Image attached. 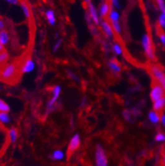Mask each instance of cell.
<instances>
[{
  "label": "cell",
  "instance_id": "cell-8",
  "mask_svg": "<svg viewBox=\"0 0 165 166\" xmlns=\"http://www.w3.org/2000/svg\"><path fill=\"white\" fill-rule=\"evenodd\" d=\"M87 8H88V13H89L90 19L94 22L95 25L100 24V18L98 16V12L97 11V8L92 4V2H88L87 4Z\"/></svg>",
  "mask_w": 165,
  "mask_h": 166
},
{
  "label": "cell",
  "instance_id": "cell-7",
  "mask_svg": "<svg viewBox=\"0 0 165 166\" xmlns=\"http://www.w3.org/2000/svg\"><path fill=\"white\" fill-rule=\"evenodd\" d=\"M81 145V138L79 134L78 133H76L72 137V138L69 141V143L68 146V155H71L73 154L74 152L77 150L79 148Z\"/></svg>",
  "mask_w": 165,
  "mask_h": 166
},
{
  "label": "cell",
  "instance_id": "cell-27",
  "mask_svg": "<svg viewBox=\"0 0 165 166\" xmlns=\"http://www.w3.org/2000/svg\"><path fill=\"white\" fill-rule=\"evenodd\" d=\"M155 141L157 142H163L165 141V134L162 133V132H158V134H156L155 137H154Z\"/></svg>",
  "mask_w": 165,
  "mask_h": 166
},
{
  "label": "cell",
  "instance_id": "cell-37",
  "mask_svg": "<svg viewBox=\"0 0 165 166\" xmlns=\"http://www.w3.org/2000/svg\"><path fill=\"white\" fill-rule=\"evenodd\" d=\"M84 1H86V2H90V1H91V0H84Z\"/></svg>",
  "mask_w": 165,
  "mask_h": 166
},
{
  "label": "cell",
  "instance_id": "cell-14",
  "mask_svg": "<svg viewBox=\"0 0 165 166\" xmlns=\"http://www.w3.org/2000/svg\"><path fill=\"white\" fill-rule=\"evenodd\" d=\"M46 17L47 22L51 26H55L56 22V17L55 12L52 9H49L46 12Z\"/></svg>",
  "mask_w": 165,
  "mask_h": 166
},
{
  "label": "cell",
  "instance_id": "cell-34",
  "mask_svg": "<svg viewBox=\"0 0 165 166\" xmlns=\"http://www.w3.org/2000/svg\"><path fill=\"white\" fill-rule=\"evenodd\" d=\"M5 28V22L2 19H0V31L4 30Z\"/></svg>",
  "mask_w": 165,
  "mask_h": 166
},
{
  "label": "cell",
  "instance_id": "cell-18",
  "mask_svg": "<svg viewBox=\"0 0 165 166\" xmlns=\"http://www.w3.org/2000/svg\"><path fill=\"white\" fill-rule=\"evenodd\" d=\"M51 158L54 160L60 161V160H62L65 158V153L61 150H56L51 155Z\"/></svg>",
  "mask_w": 165,
  "mask_h": 166
},
{
  "label": "cell",
  "instance_id": "cell-9",
  "mask_svg": "<svg viewBox=\"0 0 165 166\" xmlns=\"http://www.w3.org/2000/svg\"><path fill=\"white\" fill-rule=\"evenodd\" d=\"M101 26H102V29L104 32V34L107 36L108 38L112 39L114 37L115 32L113 31V28L112 27V24L109 22H107L106 20H103L101 22Z\"/></svg>",
  "mask_w": 165,
  "mask_h": 166
},
{
  "label": "cell",
  "instance_id": "cell-3",
  "mask_svg": "<svg viewBox=\"0 0 165 166\" xmlns=\"http://www.w3.org/2000/svg\"><path fill=\"white\" fill-rule=\"evenodd\" d=\"M61 91H62V88L60 85H56L52 88V95H51V98L49 99L46 104V113L48 114L49 112H51V110L53 109L56 103H57L60 96Z\"/></svg>",
  "mask_w": 165,
  "mask_h": 166
},
{
  "label": "cell",
  "instance_id": "cell-17",
  "mask_svg": "<svg viewBox=\"0 0 165 166\" xmlns=\"http://www.w3.org/2000/svg\"><path fill=\"white\" fill-rule=\"evenodd\" d=\"M20 6H21V8H22V11L23 12V14H24L25 17L28 20L31 19V10H30V7H28L27 2H21Z\"/></svg>",
  "mask_w": 165,
  "mask_h": 166
},
{
  "label": "cell",
  "instance_id": "cell-12",
  "mask_svg": "<svg viewBox=\"0 0 165 166\" xmlns=\"http://www.w3.org/2000/svg\"><path fill=\"white\" fill-rule=\"evenodd\" d=\"M111 6L108 2H105L102 3V5L100 6L99 8V14L102 17H108L110 11H111Z\"/></svg>",
  "mask_w": 165,
  "mask_h": 166
},
{
  "label": "cell",
  "instance_id": "cell-38",
  "mask_svg": "<svg viewBox=\"0 0 165 166\" xmlns=\"http://www.w3.org/2000/svg\"><path fill=\"white\" fill-rule=\"evenodd\" d=\"M1 88H2V87H1V84H0V89H1Z\"/></svg>",
  "mask_w": 165,
  "mask_h": 166
},
{
  "label": "cell",
  "instance_id": "cell-4",
  "mask_svg": "<svg viewBox=\"0 0 165 166\" xmlns=\"http://www.w3.org/2000/svg\"><path fill=\"white\" fill-rule=\"evenodd\" d=\"M17 74V66L15 64H8L4 66L0 72V78L2 80H11Z\"/></svg>",
  "mask_w": 165,
  "mask_h": 166
},
{
  "label": "cell",
  "instance_id": "cell-15",
  "mask_svg": "<svg viewBox=\"0 0 165 166\" xmlns=\"http://www.w3.org/2000/svg\"><path fill=\"white\" fill-rule=\"evenodd\" d=\"M153 110L159 112L165 108V97L158 99V100H156L155 102H153Z\"/></svg>",
  "mask_w": 165,
  "mask_h": 166
},
{
  "label": "cell",
  "instance_id": "cell-6",
  "mask_svg": "<svg viewBox=\"0 0 165 166\" xmlns=\"http://www.w3.org/2000/svg\"><path fill=\"white\" fill-rule=\"evenodd\" d=\"M149 97L153 102H155L156 100H158V99L163 98V97H165L164 89L158 83H154L152 88H151Z\"/></svg>",
  "mask_w": 165,
  "mask_h": 166
},
{
  "label": "cell",
  "instance_id": "cell-30",
  "mask_svg": "<svg viewBox=\"0 0 165 166\" xmlns=\"http://www.w3.org/2000/svg\"><path fill=\"white\" fill-rule=\"evenodd\" d=\"M158 38H159L161 44L163 45V47H165V33H163V32L160 33L158 35Z\"/></svg>",
  "mask_w": 165,
  "mask_h": 166
},
{
  "label": "cell",
  "instance_id": "cell-16",
  "mask_svg": "<svg viewBox=\"0 0 165 166\" xmlns=\"http://www.w3.org/2000/svg\"><path fill=\"white\" fill-rule=\"evenodd\" d=\"M8 137H9V141L12 144H15L16 141H17L18 138V133H17V130L14 127L10 128L9 132H8Z\"/></svg>",
  "mask_w": 165,
  "mask_h": 166
},
{
  "label": "cell",
  "instance_id": "cell-31",
  "mask_svg": "<svg viewBox=\"0 0 165 166\" xmlns=\"http://www.w3.org/2000/svg\"><path fill=\"white\" fill-rule=\"evenodd\" d=\"M4 1H6V2L12 5H17L21 3L20 0H4Z\"/></svg>",
  "mask_w": 165,
  "mask_h": 166
},
{
  "label": "cell",
  "instance_id": "cell-33",
  "mask_svg": "<svg viewBox=\"0 0 165 166\" xmlns=\"http://www.w3.org/2000/svg\"><path fill=\"white\" fill-rule=\"evenodd\" d=\"M160 122L162 123L163 127H165V114H161V117H160Z\"/></svg>",
  "mask_w": 165,
  "mask_h": 166
},
{
  "label": "cell",
  "instance_id": "cell-11",
  "mask_svg": "<svg viewBox=\"0 0 165 166\" xmlns=\"http://www.w3.org/2000/svg\"><path fill=\"white\" fill-rule=\"evenodd\" d=\"M107 65H108V67H109L112 73L117 74H119L122 71V66L120 65V64L115 59L110 60Z\"/></svg>",
  "mask_w": 165,
  "mask_h": 166
},
{
  "label": "cell",
  "instance_id": "cell-28",
  "mask_svg": "<svg viewBox=\"0 0 165 166\" xmlns=\"http://www.w3.org/2000/svg\"><path fill=\"white\" fill-rule=\"evenodd\" d=\"M62 42H63V40L61 39V38H60V39L56 41V42L53 46V52H56L57 51H59V49L60 48L61 45H62Z\"/></svg>",
  "mask_w": 165,
  "mask_h": 166
},
{
  "label": "cell",
  "instance_id": "cell-2",
  "mask_svg": "<svg viewBox=\"0 0 165 166\" xmlns=\"http://www.w3.org/2000/svg\"><path fill=\"white\" fill-rule=\"evenodd\" d=\"M95 165L108 166L107 155L104 148L101 145H97L95 150Z\"/></svg>",
  "mask_w": 165,
  "mask_h": 166
},
{
  "label": "cell",
  "instance_id": "cell-19",
  "mask_svg": "<svg viewBox=\"0 0 165 166\" xmlns=\"http://www.w3.org/2000/svg\"><path fill=\"white\" fill-rule=\"evenodd\" d=\"M10 40V37L8 32L6 31V30H2V31H0V41L2 42V44L3 46H7Z\"/></svg>",
  "mask_w": 165,
  "mask_h": 166
},
{
  "label": "cell",
  "instance_id": "cell-21",
  "mask_svg": "<svg viewBox=\"0 0 165 166\" xmlns=\"http://www.w3.org/2000/svg\"><path fill=\"white\" fill-rule=\"evenodd\" d=\"M11 122V117H10L8 112H0V122L4 125L9 124Z\"/></svg>",
  "mask_w": 165,
  "mask_h": 166
},
{
  "label": "cell",
  "instance_id": "cell-22",
  "mask_svg": "<svg viewBox=\"0 0 165 166\" xmlns=\"http://www.w3.org/2000/svg\"><path fill=\"white\" fill-rule=\"evenodd\" d=\"M112 51L114 52L115 54L117 56H122L123 54V49H122V47L121 46L120 43L118 42H115L113 46H112Z\"/></svg>",
  "mask_w": 165,
  "mask_h": 166
},
{
  "label": "cell",
  "instance_id": "cell-13",
  "mask_svg": "<svg viewBox=\"0 0 165 166\" xmlns=\"http://www.w3.org/2000/svg\"><path fill=\"white\" fill-rule=\"evenodd\" d=\"M160 117H161V114H159L158 112L152 110L149 112L148 118L149 120V122H150L152 124H157V123H158V122H160Z\"/></svg>",
  "mask_w": 165,
  "mask_h": 166
},
{
  "label": "cell",
  "instance_id": "cell-23",
  "mask_svg": "<svg viewBox=\"0 0 165 166\" xmlns=\"http://www.w3.org/2000/svg\"><path fill=\"white\" fill-rule=\"evenodd\" d=\"M112 27L113 28V31L116 34L121 35L122 34V26L120 24V22H111Z\"/></svg>",
  "mask_w": 165,
  "mask_h": 166
},
{
  "label": "cell",
  "instance_id": "cell-10",
  "mask_svg": "<svg viewBox=\"0 0 165 166\" xmlns=\"http://www.w3.org/2000/svg\"><path fill=\"white\" fill-rule=\"evenodd\" d=\"M35 68H36V64H35L34 61L32 59L28 58L24 61V63L22 66V69H21V71H22V74H29L34 70Z\"/></svg>",
  "mask_w": 165,
  "mask_h": 166
},
{
  "label": "cell",
  "instance_id": "cell-29",
  "mask_svg": "<svg viewBox=\"0 0 165 166\" xmlns=\"http://www.w3.org/2000/svg\"><path fill=\"white\" fill-rule=\"evenodd\" d=\"M157 4H158L159 9L162 12L165 13V1L164 0H156Z\"/></svg>",
  "mask_w": 165,
  "mask_h": 166
},
{
  "label": "cell",
  "instance_id": "cell-24",
  "mask_svg": "<svg viewBox=\"0 0 165 166\" xmlns=\"http://www.w3.org/2000/svg\"><path fill=\"white\" fill-rule=\"evenodd\" d=\"M10 111V107L7 103H6L3 100L0 98V112H8Z\"/></svg>",
  "mask_w": 165,
  "mask_h": 166
},
{
  "label": "cell",
  "instance_id": "cell-20",
  "mask_svg": "<svg viewBox=\"0 0 165 166\" xmlns=\"http://www.w3.org/2000/svg\"><path fill=\"white\" fill-rule=\"evenodd\" d=\"M108 19L111 21V22H119L120 20V13L118 11L115 9H111L110 11L109 14H108Z\"/></svg>",
  "mask_w": 165,
  "mask_h": 166
},
{
  "label": "cell",
  "instance_id": "cell-35",
  "mask_svg": "<svg viewBox=\"0 0 165 166\" xmlns=\"http://www.w3.org/2000/svg\"><path fill=\"white\" fill-rule=\"evenodd\" d=\"M3 51H4V46L2 44V42L0 41V52H3Z\"/></svg>",
  "mask_w": 165,
  "mask_h": 166
},
{
  "label": "cell",
  "instance_id": "cell-26",
  "mask_svg": "<svg viewBox=\"0 0 165 166\" xmlns=\"http://www.w3.org/2000/svg\"><path fill=\"white\" fill-rule=\"evenodd\" d=\"M9 56H8V53L7 52H0V64L4 63L5 61H7V60L8 59Z\"/></svg>",
  "mask_w": 165,
  "mask_h": 166
},
{
  "label": "cell",
  "instance_id": "cell-1",
  "mask_svg": "<svg viewBox=\"0 0 165 166\" xmlns=\"http://www.w3.org/2000/svg\"><path fill=\"white\" fill-rule=\"evenodd\" d=\"M141 44H142L145 54L148 57V59H149L150 61H154L155 58V55H154V51L153 42H152L151 37H149L148 33H145L142 36Z\"/></svg>",
  "mask_w": 165,
  "mask_h": 166
},
{
  "label": "cell",
  "instance_id": "cell-36",
  "mask_svg": "<svg viewBox=\"0 0 165 166\" xmlns=\"http://www.w3.org/2000/svg\"><path fill=\"white\" fill-rule=\"evenodd\" d=\"M162 165L165 166V154L163 157V159H162Z\"/></svg>",
  "mask_w": 165,
  "mask_h": 166
},
{
  "label": "cell",
  "instance_id": "cell-25",
  "mask_svg": "<svg viewBox=\"0 0 165 166\" xmlns=\"http://www.w3.org/2000/svg\"><path fill=\"white\" fill-rule=\"evenodd\" d=\"M158 26L162 28V29H165V13L164 12H161V14L158 17Z\"/></svg>",
  "mask_w": 165,
  "mask_h": 166
},
{
  "label": "cell",
  "instance_id": "cell-32",
  "mask_svg": "<svg viewBox=\"0 0 165 166\" xmlns=\"http://www.w3.org/2000/svg\"><path fill=\"white\" fill-rule=\"evenodd\" d=\"M110 1H111L112 4L115 7H117V8H120L119 0H110Z\"/></svg>",
  "mask_w": 165,
  "mask_h": 166
},
{
  "label": "cell",
  "instance_id": "cell-5",
  "mask_svg": "<svg viewBox=\"0 0 165 166\" xmlns=\"http://www.w3.org/2000/svg\"><path fill=\"white\" fill-rule=\"evenodd\" d=\"M150 73L154 79L157 81L165 91V74L163 73V70L157 65H153L150 67Z\"/></svg>",
  "mask_w": 165,
  "mask_h": 166
}]
</instances>
